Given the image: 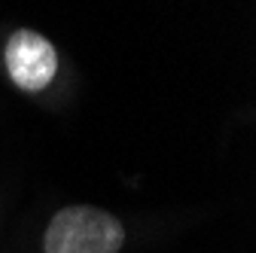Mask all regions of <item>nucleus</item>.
Returning <instances> with one entry per match:
<instances>
[{
  "label": "nucleus",
  "mask_w": 256,
  "mask_h": 253,
  "mask_svg": "<svg viewBox=\"0 0 256 253\" xmlns=\"http://www.w3.org/2000/svg\"><path fill=\"white\" fill-rule=\"evenodd\" d=\"M6 70L18 88L43 92L58 74L55 46L34 30H16L6 43Z\"/></svg>",
  "instance_id": "f03ea898"
},
{
  "label": "nucleus",
  "mask_w": 256,
  "mask_h": 253,
  "mask_svg": "<svg viewBox=\"0 0 256 253\" xmlns=\"http://www.w3.org/2000/svg\"><path fill=\"white\" fill-rule=\"evenodd\" d=\"M125 229L116 216L98 208H64L46 229V253H119Z\"/></svg>",
  "instance_id": "f257e3e1"
}]
</instances>
